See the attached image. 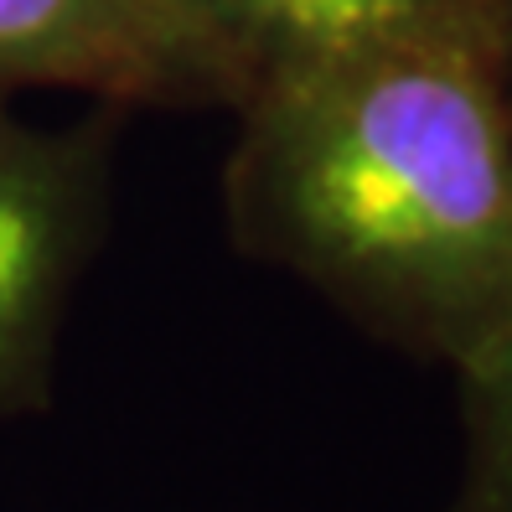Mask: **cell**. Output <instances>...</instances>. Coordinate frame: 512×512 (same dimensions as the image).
Segmentation results:
<instances>
[{
  "label": "cell",
  "instance_id": "obj_1",
  "mask_svg": "<svg viewBox=\"0 0 512 512\" xmlns=\"http://www.w3.org/2000/svg\"><path fill=\"white\" fill-rule=\"evenodd\" d=\"M238 254L363 337L456 368L512 326V26L471 0L233 104Z\"/></svg>",
  "mask_w": 512,
  "mask_h": 512
},
{
  "label": "cell",
  "instance_id": "obj_2",
  "mask_svg": "<svg viewBox=\"0 0 512 512\" xmlns=\"http://www.w3.org/2000/svg\"><path fill=\"white\" fill-rule=\"evenodd\" d=\"M114 104L47 130L0 104V419L52 399L68 306L114 223Z\"/></svg>",
  "mask_w": 512,
  "mask_h": 512
},
{
  "label": "cell",
  "instance_id": "obj_3",
  "mask_svg": "<svg viewBox=\"0 0 512 512\" xmlns=\"http://www.w3.org/2000/svg\"><path fill=\"white\" fill-rule=\"evenodd\" d=\"M37 88L114 109H233V83L176 0H0V104Z\"/></svg>",
  "mask_w": 512,
  "mask_h": 512
},
{
  "label": "cell",
  "instance_id": "obj_4",
  "mask_svg": "<svg viewBox=\"0 0 512 512\" xmlns=\"http://www.w3.org/2000/svg\"><path fill=\"white\" fill-rule=\"evenodd\" d=\"M461 6L471 0H176V11L223 63L233 104L269 78L430 26Z\"/></svg>",
  "mask_w": 512,
  "mask_h": 512
},
{
  "label": "cell",
  "instance_id": "obj_5",
  "mask_svg": "<svg viewBox=\"0 0 512 512\" xmlns=\"http://www.w3.org/2000/svg\"><path fill=\"white\" fill-rule=\"evenodd\" d=\"M450 373L461 414V476L450 512H512V326Z\"/></svg>",
  "mask_w": 512,
  "mask_h": 512
},
{
  "label": "cell",
  "instance_id": "obj_6",
  "mask_svg": "<svg viewBox=\"0 0 512 512\" xmlns=\"http://www.w3.org/2000/svg\"><path fill=\"white\" fill-rule=\"evenodd\" d=\"M502 6H507V26H512V0H502Z\"/></svg>",
  "mask_w": 512,
  "mask_h": 512
}]
</instances>
